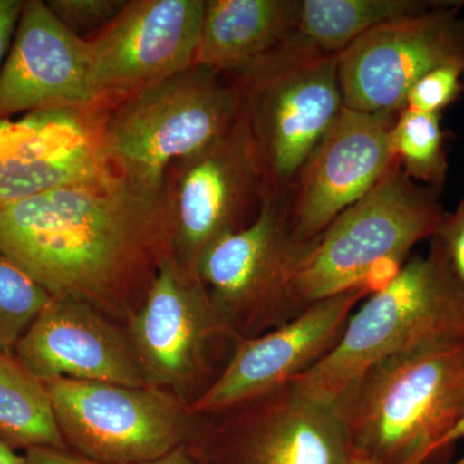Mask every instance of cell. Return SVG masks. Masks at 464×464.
<instances>
[{
  "mask_svg": "<svg viewBox=\"0 0 464 464\" xmlns=\"http://www.w3.org/2000/svg\"><path fill=\"white\" fill-rule=\"evenodd\" d=\"M0 253L51 297L127 326L173 257L161 194L119 176L65 186L0 212Z\"/></svg>",
  "mask_w": 464,
  "mask_h": 464,
  "instance_id": "6da1fadb",
  "label": "cell"
},
{
  "mask_svg": "<svg viewBox=\"0 0 464 464\" xmlns=\"http://www.w3.org/2000/svg\"><path fill=\"white\" fill-rule=\"evenodd\" d=\"M351 453L426 464L464 420V342L389 357L334 400Z\"/></svg>",
  "mask_w": 464,
  "mask_h": 464,
  "instance_id": "7a4b0ae2",
  "label": "cell"
},
{
  "mask_svg": "<svg viewBox=\"0 0 464 464\" xmlns=\"http://www.w3.org/2000/svg\"><path fill=\"white\" fill-rule=\"evenodd\" d=\"M440 192L406 176L398 160L299 256L292 295L302 310L348 290L386 286L418 243L444 221Z\"/></svg>",
  "mask_w": 464,
  "mask_h": 464,
  "instance_id": "3957f363",
  "label": "cell"
},
{
  "mask_svg": "<svg viewBox=\"0 0 464 464\" xmlns=\"http://www.w3.org/2000/svg\"><path fill=\"white\" fill-rule=\"evenodd\" d=\"M405 262L383 288L353 311L337 346L293 383L334 402L369 368L389 357L464 342V290L438 241Z\"/></svg>",
  "mask_w": 464,
  "mask_h": 464,
  "instance_id": "277c9868",
  "label": "cell"
},
{
  "mask_svg": "<svg viewBox=\"0 0 464 464\" xmlns=\"http://www.w3.org/2000/svg\"><path fill=\"white\" fill-rule=\"evenodd\" d=\"M243 114V91L234 79L192 65L109 109L103 150L116 176L161 194L174 160L221 139Z\"/></svg>",
  "mask_w": 464,
  "mask_h": 464,
  "instance_id": "5b68a950",
  "label": "cell"
},
{
  "mask_svg": "<svg viewBox=\"0 0 464 464\" xmlns=\"http://www.w3.org/2000/svg\"><path fill=\"white\" fill-rule=\"evenodd\" d=\"M340 54H322L295 33L235 76L264 167L266 194L288 197L313 152L344 109Z\"/></svg>",
  "mask_w": 464,
  "mask_h": 464,
  "instance_id": "8992f818",
  "label": "cell"
},
{
  "mask_svg": "<svg viewBox=\"0 0 464 464\" xmlns=\"http://www.w3.org/2000/svg\"><path fill=\"white\" fill-rule=\"evenodd\" d=\"M125 328L146 384L188 406L215 383L240 341L213 306L197 273L173 257L161 266Z\"/></svg>",
  "mask_w": 464,
  "mask_h": 464,
  "instance_id": "52a82bcc",
  "label": "cell"
},
{
  "mask_svg": "<svg viewBox=\"0 0 464 464\" xmlns=\"http://www.w3.org/2000/svg\"><path fill=\"white\" fill-rule=\"evenodd\" d=\"M67 448L100 464H145L188 444L200 415L166 391L106 382L44 383Z\"/></svg>",
  "mask_w": 464,
  "mask_h": 464,
  "instance_id": "ba28073f",
  "label": "cell"
},
{
  "mask_svg": "<svg viewBox=\"0 0 464 464\" xmlns=\"http://www.w3.org/2000/svg\"><path fill=\"white\" fill-rule=\"evenodd\" d=\"M286 204L288 197L266 194L257 217L210 244L195 268L213 306L239 340L274 331L304 311L290 289L304 249L290 237Z\"/></svg>",
  "mask_w": 464,
  "mask_h": 464,
  "instance_id": "9c48e42d",
  "label": "cell"
},
{
  "mask_svg": "<svg viewBox=\"0 0 464 464\" xmlns=\"http://www.w3.org/2000/svg\"><path fill=\"white\" fill-rule=\"evenodd\" d=\"M264 167L246 109L221 139L174 160L161 186L173 258L195 271L217 239L248 226L264 203Z\"/></svg>",
  "mask_w": 464,
  "mask_h": 464,
  "instance_id": "30bf717a",
  "label": "cell"
},
{
  "mask_svg": "<svg viewBox=\"0 0 464 464\" xmlns=\"http://www.w3.org/2000/svg\"><path fill=\"white\" fill-rule=\"evenodd\" d=\"M188 445L199 464H343L351 453L334 402L311 398L293 382L200 415Z\"/></svg>",
  "mask_w": 464,
  "mask_h": 464,
  "instance_id": "8fae6325",
  "label": "cell"
},
{
  "mask_svg": "<svg viewBox=\"0 0 464 464\" xmlns=\"http://www.w3.org/2000/svg\"><path fill=\"white\" fill-rule=\"evenodd\" d=\"M464 2L444 0L424 14L374 27L340 54L344 106L369 114H399L409 91L438 67L464 72Z\"/></svg>",
  "mask_w": 464,
  "mask_h": 464,
  "instance_id": "7c38bea8",
  "label": "cell"
},
{
  "mask_svg": "<svg viewBox=\"0 0 464 464\" xmlns=\"http://www.w3.org/2000/svg\"><path fill=\"white\" fill-rule=\"evenodd\" d=\"M206 0H128L90 45L92 87L114 108L194 65Z\"/></svg>",
  "mask_w": 464,
  "mask_h": 464,
  "instance_id": "4fadbf2b",
  "label": "cell"
},
{
  "mask_svg": "<svg viewBox=\"0 0 464 464\" xmlns=\"http://www.w3.org/2000/svg\"><path fill=\"white\" fill-rule=\"evenodd\" d=\"M398 115L342 110L288 195L286 221L299 248L311 246L395 163L390 132Z\"/></svg>",
  "mask_w": 464,
  "mask_h": 464,
  "instance_id": "5bb4252c",
  "label": "cell"
},
{
  "mask_svg": "<svg viewBox=\"0 0 464 464\" xmlns=\"http://www.w3.org/2000/svg\"><path fill=\"white\" fill-rule=\"evenodd\" d=\"M106 112L94 106L0 121V212L44 192L116 176L103 150Z\"/></svg>",
  "mask_w": 464,
  "mask_h": 464,
  "instance_id": "9a60e30c",
  "label": "cell"
},
{
  "mask_svg": "<svg viewBox=\"0 0 464 464\" xmlns=\"http://www.w3.org/2000/svg\"><path fill=\"white\" fill-rule=\"evenodd\" d=\"M368 295L364 286L333 295L274 331L237 342L215 383L190 406L192 413H222L297 380L337 346L356 304Z\"/></svg>",
  "mask_w": 464,
  "mask_h": 464,
  "instance_id": "2e32d148",
  "label": "cell"
},
{
  "mask_svg": "<svg viewBox=\"0 0 464 464\" xmlns=\"http://www.w3.org/2000/svg\"><path fill=\"white\" fill-rule=\"evenodd\" d=\"M101 106L92 87L90 45L45 0H25L0 70V121L48 110Z\"/></svg>",
  "mask_w": 464,
  "mask_h": 464,
  "instance_id": "e0dca14e",
  "label": "cell"
},
{
  "mask_svg": "<svg viewBox=\"0 0 464 464\" xmlns=\"http://www.w3.org/2000/svg\"><path fill=\"white\" fill-rule=\"evenodd\" d=\"M12 356L43 383L72 380L148 386L127 328L75 299L51 297Z\"/></svg>",
  "mask_w": 464,
  "mask_h": 464,
  "instance_id": "ac0fdd59",
  "label": "cell"
},
{
  "mask_svg": "<svg viewBox=\"0 0 464 464\" xmlns=\"http://www.w3.org/2000/svg\"><path fill=\"white\" fill-rule=\"evenodd\" d=\"M301 0H206L194 65L239 76L297 33Z\"/></svg>",
  "mask_w": 464,
  "mask_h": 464,
  "instance_id": "d6986e66",
  "label": "cell"
},
{
  "mask_svg": "<svg viewBox=\"0 0 464 464\" xmlns=\"http://www.w3.org/2000/svg\"><path fill=\"white\" fill-rule=\"evenodd\" d=\"M444 0H301L297 34L322 54H341L374 27L424 14Z\"/></svg>",
  "mask_w": 464,
  "mask_h": 464,
  "instance_id": "ffe728a7",
  "label": "cell"
},
{
  "mask_svg": "<svg viewBox=\"0 0 464 464\" xmlns=\"http://www.w3.org/2000/svg\"><path fill=\"white\" fill-rule=\"evenodd\" d=\"M0 440L14 450L67 448L47 387L21 368L14 356L0 359Z\"/></svg>",
  "mask_w": 464,
  "mask_h": 464,
  "instance_id": "44dd1931",
  "label": "cell"
},
{
  "mask_svg": "<svg viewBox=\"0 0 464 464\" xmlns=\"http://www.w3.org/2000/svg\"><path fill=\"white\" fill-rule=\"evenodd\" d=\"M390 145L406 176L442 191L449 164L441 115L402 109L391 128Z\"/></svg>",
  "mask_w": 464,
  "mask_h": 464,
  "instance_id": "7402d4cb",
  "label": "cell"
},
{
  "mask_svg": "<svg viewBox=\"0 0 464 464\" xmlns=\"http://www.w3.org/2000/svg\"><path fill=\"white\" fill-rule=\"evenodd\" d=\"M51 295L33 277L0 253V351L14 355L27 329Z\"/></svg>",
  "mask_w": 464,
  "mask_h": 464,
  "instance_id": "603a6c76",
  "label": "cell"
},
{
  "mask_svg": "<svg viewBox=\"0 0 464 464\" xmlns=\"http://www.w3.org/2000/svg\"><path fill=\"white\" fill-rule=\"evenodd\" d=\"M463 78V70L454 65L427 72L409 91L404 109L441 115L442 110L453 105L462 94Z\"/></svg>",
  "mask_w": 464,
  "mask_h": 464,
  "instance_id": "cb8c5ba5",
  "label": "cell"
},
{
  "mask_svg": "<svg viewBox=\"0 0 464 464\" xmlns=\"http://www.w3.org/2000/svg\"><path fill=\"white\" fill-rule=\"evenodd\" d=\"M128 0H45L52 14L75 35L85 38L106 29L123 11Z\"/></svg>",
  "mask_w": 464,
  "mask_h": 464,
  "instance_id": "d4e9b609",
  "label": "cell"
},
{
  "mask_svg": "<svg viewBox=\"0 0 464 464\" xmlns=\"http://www.w3.org/2000/svg\"><path fill=\"white\" fill-rule=\"evenodd\" d=\"M433 239L441 246L457 282L464 290V199L454 212L447 213Z\"/></svg>",
  "mask_w": 464,
  "mask_h": 464,
  "instance_id": "484cf974",
  "label": "cell"
},
{
  "mask_svg": "<svg viewBox=\"0 0 464 464\" xmlns=\"http://www.w3.org/2000/svg\"><path fill=\"white\" fill-rule=\"evenodd\" d=\"M25 0H0V70L11 50Z\"/></svg>",
  "mask_w": 464,
  "mask_h": 464,
  "instance_id": "4316f807",
  "label": "cell"
},
{
  "mask_svg": "<svg viewBox=\"0 0 464 464\" xmlns=\"http://www.w3.org/2000/svg\"><path fill=\"white\" fill-rule=\"evenodd\" d=\"M25 464H100L67 448H32L24 451Z\"/></svg>",
  "mask_w": 464,
  "mask_h": 464,
  "instance_id": "83f0119b",
  "label": "cell"
},
{
  "mask_svg": "<svg viewBox=\"0 0 464 464\" xmlns=\"http://www.w3.org/2000/svg\"><path fill=\"white\" fill-rule=\"evenodd\" d=\"M145 464H199L197 458L188 448V445H181V447L174 449L169 451L166 456L158 458L152 462Z\"/></svg>",
  "mask_w": 464,
  "mask_h": 464,
  "instance_id": "f1b7e54d",
  "label": "cell"
},
{
  "mask_svg": "<svg viewBox=\"0 0 464 464\" xmlns=\"http://www.w3.org/2000/svg\"><path fill=\"white\" fill-rule=\"evenodd\" d=\"M0 464H25V457L0 440Z\"/></svg>",
  "mask_w": 464,
  "mask_h": 464,
  "instance_id": "f546056e",
  "label": "cell"
},
{
  "mask_svg": "<svg viewBox=\"0 0 464 464\" xmlns=\"http://www.w3.org/2000/svg\"><path fill=\"white\" fill-rule=\"evenodd\" d=\"M462 438H464V420H462V422L458 424V426L456 427V429L453 430V431L449 433L447 438H445L444 440H442L441 442H440L438 451H436V453H439V451L441 450H445V449H448L449 447H450V445H453L454 442H457L458 440H460Z\"/></svg>",
  "mask_w": 464,
  "mask_h": 464,
  "instance_id": "4dcf8cb0",
  "label": "cell"
},
{
  "mask_svg": "<svg viewBox=\"0 0 464 464\" xmlns=\"http://www.w3.org/2000/svg\"><path fill=\"white\" fill-rule=\"evenodd\" d=\"M343 464H374L372 460H369L368 458L360 456V454L350 453V456L347 457V459L344 460Z\"/></svg>",
  "mask_w": 464,
  "mask_h": 464,
  "instance_id": "1f68e13d",
  "label": "cell"
},
{
  "mask_svg": "<svg viewBox=\"0 0 464 464\" xmlns=\"http://www.w3.org/2000/svg\"><path fill=\"white\" fill-rule=\"evenodd\" d=\"M451 464H464V457L462 458V459L458 460V462Z\"/></svg>",
  "mask_w": 464,
  "mask_h": 464,
  "instance_id": "d6a6232c",
  "label": "cell"
},
{
  "mask_svg": "<svg viewBox=\"0 0 464 464\" xmlns=\"http://www.w3.org/2000/svg\"><path fill=\"white\" fill-rule=\"evenodd\" d=\"M5 356H8V355H5V353H3L2 351H0V359H2V357H5Z\"/></svg>",
  "mask_w": 464,
  "mask_h": 464,
  "instance_id": "836d02e7",
  "label": "cell"
}]
</instances>
